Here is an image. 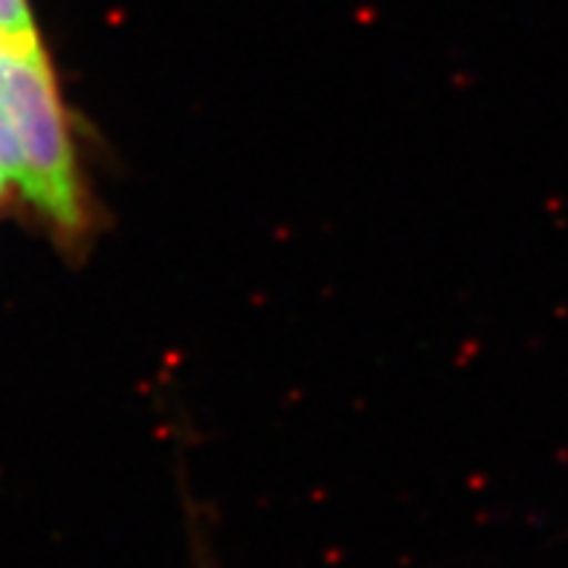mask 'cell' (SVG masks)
Returning a JSON list of instances; mask_svg holds the SVG:
<instances>
[{
	"instance_id": "obj_2",
	"label": "cell",
	"mask_w": 568,
	"mask_h": 568,
	"mask_svg": "<svg viewBox=\"0 0 568 568\" xmlns=\"http://www.w3.org/2000/svg\"><path fill=\"white\" fill-rule=\"evenodd\" d=\"M0 38L3 41L41 38L30 0H0Z\"/></svg>"
},
{
	"instance_id": "obj_1",
	"label": "cell",
	"mask_w": 568,
	"mask_h": 568,
	"mask_svg": "<svg viewBox=\"0 0 568 568\" xmlns=\"http://www.w3.org/2000/svg\"><path fill=\"white\" fill-rule=\"evenodd\" d=\"M0 178L61 239L84 230L68 111L41 38H0Z\"/></svg>"
},
{
	"instance_id": "obj_3",
	"label": "cell",
	"mask_w": 568,
	"mask_h": 568,
	"mask_svg": "<svg viewBox=\"0 0 568 568\" xmlns=\"http://www.w3.org/2000/svg\"><path fill=\"white\" fill-rule=\"evenodd\" d=\"M3 189H7V183H3V178H0V195H3Z\"/></svg>"
}]
</instances>
